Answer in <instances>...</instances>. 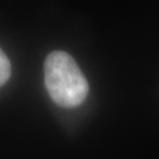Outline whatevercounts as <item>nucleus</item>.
I'll list each match as a JSON object with an SVG mask.
<instances>
[{"label": "nucleus", "instance_id": "nucleus-1", "mask_svg": "<svg viewBox=\"0 0 159 159\" xmlns=\"http://www.w3.org/2000/svg\"><path fill=\"white\" fill-rule=\"evenodd\" d=\"M44 78L51 99L61 107L79 106L89 94L85 75L75 60L64 51H53L46 57Z\"/></svg>", "mask_w": 159, "mask_h": 159}, {"label": "nucleus", "instance_id": "nucleus-2", "mask_svg": "<svg viewBox=\"0 0 159 159\" xmlns=\"http://www.w3.org/2000/svg\"><path fill=\"white\" fill-rule=\"evenodd\" d=\"M11 75V63L4 51L0 48V87L5 85Z\"/></svg>", "mask_w": 159, "mask_h": 159}]
</instances>
